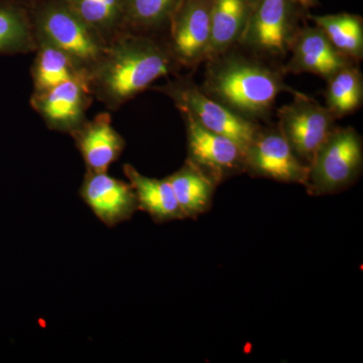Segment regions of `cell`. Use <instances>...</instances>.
I'll return each instance as SVG.
<instances>
[{"instance_id": "1", "label": "cell", "mask_w": 363, "mask_h": 363, "mask_svg": "<svg viewBox=\"0 0 363 363\" xmlns=\"http://www.w3.org/2000/svg\"><path fill=\"white\" fill-rule=\"evenodd\" d=\"M166 43L152 35L123 32L89 74L93 96L111 111H117L152 83L179 68Z\"/></svg>"}, {"instance_id": "2", "label": "cell", "mask_w": 363, "mask_h": 363, "mask_svg": "<svg viewBox=\"0 0 363 363\" xmlns=\"http://www.w3.org/2000/svg\"><path fill=\"white\" fill-rule=\"evenodd\" d=\"M207 63L201 89L229 111L253 123L269 116L281 93L302 94L286 84L284 72L230 50Z\"/></svg>"}, {"instance_id": "3", "label": "cell", "mask_w": 363, "mask_h": 363, "mask_svg": "<svg viewBox=\"0 0 363 363\" xmlns=\"http://www.w3.org/2000/svg\"><path fill=\"white\" fill-rule=\"evenodd\" d=\"M35 39L44 40L67 52L89 75L108 44L97 35L65 0H25Z\"/></svg>"}, {"instance_id": "4", "label": "cell", "mask_w": 363, "mask_h": 363, "mask_svg": "<svg viewBox=\"0 0 363 363\" xmlns=\"http://www.w3.org/2000/svg\"><path fill=\"white\" fill-rule=\"evenodd\" d=\"M362 138L353 128H334L308 164L305 187L309 194H335L362 175Z\"/></svg>"}, {"instance_id": "5", "label": "cell", "mask_w": 363, "mask_h": 363, "mask_svg": "<svg viewBox=\"0 0 363 363\" xmlns=\"http://www.w3.org/2000/svg\"><path fill=\"white\" fill-rule=\"evenodd\" d=\"M152 89L167 95L183 116L191 117L207 130L231 138L245 152L260 130L257 123L208 96L189 76L177 77Z\"/></svg>"}, {"instance_id": "6", "label": "cell", "mask_w": 363, "mask_h": 363, "mask_svg": "<svg viewBox=\"0 0 363 363\" xmlns=\"http://www.w3.org/2000/svg\"><path fill=\"white\" fill-rule=\"evenodd\" d=\"M307 11L294 0H255L240 45L260 56H286Z\"/></svg>"}, {"instance_id": "7", "label": "cell", "mask_w": 363, "mask_h": 363, "mask_svg": "<svg viewBox=\"0 0 363 363\" xmlns=\"http://www.w3.org/2000/svg\"><path fill=\"white\" fill-rule=\"evenodd\" d=\"M278 130L296 156L309 164L315 152L335 126V117L326 106L302 93L278 111Z\"/></svg>"}, {"instance_id": "8", "label": "cell", "mask_w": 363, "mask_h": 363, "mask_svg": "<svg viewBox=\"0 0 363 363\" xmlns=\"http://www.w3.org/2000/svg\"><path fill=\"white\" fill-rule=\"evenodd\" d=\"M93 99L89 76L81 75L44 92L33 93L30 106L50 130L71 135L87 121Z\"/></svg>"}, {"instance_id": "9", "label": "cell", "mask_w": 363, "mask_h": 363, "mask_svg": "<svg viewBox=\"0 0 363 363\" xmlns=\"http://www.w3.org/2000/svg\"><path fill=\"white\" fill-rule=\"evenodd\" d=\"M212 0H182L169 26V51L180 67L206 61L211 37Z\"/></svg>"}, {"instance_id": "10", "label": "cell", "mask_w": 363, "mask_h": 363, "mask_svg": "<svg viewBox=\"0 0 363 363\" xmlns=\"http://www.w3.org/2000/svg\"><path fill=\"white\" fill-rule=\"evenodd\" d=\"M187 128L188 161L218 185L229 177L245 172V152L231 138L203 128L183 116Z\"/></svg>"}, {"instance_id": "11", "label": "cell", "mask_w": 363, "mask_h": 363, "mask_svg": "<svg viewBox=\"0 0 363 363\" xmlns=\"http://www.w3.org/2000/svg\"><path fill=\"white\" fill-rule=\"evenodd\" d=\"M245 172L252 177L306 185L308 166L301 161L278 128L259 130L245 150Z\"/></svg>"}, {"instance_id": "12", "label": "cell", "mask_w": 363, "mask_h": 363, "mask_svg": "<svg viewBox=\"0 0 363 363\" xmlns=\"http://www.w3.org/2000/svg\"><path fill=\"white\" fill-rule=\"evenodd\" d=\"M79 194L95 216L108 227L130 220L138 210L130 184L111 177L108 172L86 171Z\"/></svg>"}, {"instance_id": "13", "label": "cell", "mask_w": 363, "mask_h": 363, "mask_svg": "<svg viewBox=\"0 0 363 363\" xmlns=\"http://www.w3.org/2000/svg\"><path fill=\"white\" fill-rule=\"evenodd\" d=\"M290 61L284 73H311L325 80L353 61L338 51L318 26H301L291 45Z\"/></svg>"}, {"instance_id": "14", "label": "cell", "mask_w": 363, "mask_h": 363, "mask_svg": "<svg viewBox=\"0 0 363 363\" xmlns=\"http://www.w3.org/2000/svg\"><path fill=\"white\" fill-rule=\"evenodd\" d=\"M71 136L83 157L86 171L93 173L108 172L125 149V140L112 125L107 112L87 119Z\"/></svg>"}, {"instance_id": "15", "label": "cell", "mask_w": 363, "mask_h": 363, "mask_svg": "<svg viewBox=\"0 0 363 363\" xmlns=\"http://www.w3.org/2000/svg\"><path fill=\"white\" fill-rule=\"evenodd\" d=\"M253 2L255 0H212L211 37L206 61L220 56L240 44Z\"/></svg>"}, {"instance_id": "16", "label": "cell", "mask_w": 363, "mask_h": 363, "mask_svg": "<svg viewBox=\"0 0 363 363\" xmlns=\"http://www.w3.org/2000/svg\"><path fill=\"white\" fill-rule=\"evenodd\" d=\"M123 169L135 192L138 210L147 212L157 223L185 219L168 179L143 176L130 164Z\"/></svg>"}, {"instance_id": "17", "label": "cell", "mask_w": 363, "mask_h": 363, "mask_svg": "<svg viewBox=\"0 0 363 363\" xmlns=\"http://www.w3.org/2000/svg\"><path fill=\"white\" fill-rule=\"evenodd\" d=\"M185 218H197L211 208L217 184L193 162L167 177Z\"/></svg>"}, {"instance_id": "18", "label": "cell", "mask_w": 363, "mask_h": 363, "mask_svg": "<svg viewBox=\"0 0 363 363\" xmlns=\"http://www.w3.org/2000/svg\"><path fill=\"white\" fill-rule=\"evenodd\" d=\"M37 39L25 0H0V56L35 52Z\"/></svg>"}, {"instance_id": "19", "label": "cell", "mask_w": 363, "mask_h": 363, "mask_svg": "<svg viewBox=\"0 0 363 363\" xmlns=\"http://www.w3.org/2000/svg\"><path fill=\"white\" fill-rule=\"evenodd\" d=\"M35 54L30 69L33 93L44 92L78 76L88 75L67 52L44 40L37 39Z\"/></svg>"}, {"instance_id": "20", "label": "cell", "mask_w": 363, "mask_h": 363, "mask_svg": "<svg viewBox=\"0 0 363 363\" xmlns=\"http://www.w3.org/2000/svg\"><path fill=\"white\" fill-rule=\"evenodd\" d=\"M182 0H125L123 32L152 35L169 28Z\"/></svg>"}, {"instance_id": "21", "label": "cell", "mask_w": 363, "mask_h": 363, "mask_svg": "<svg viewBox=\"0 0 363 363\" xmlns=\"http://www.w3.org/2000/svg\"><path fill=\"white\" fill-rule=\"evenodd\" d=\"M308 18L323 30L331 44L352 61L363 57V21L357 14L341 13Z\"/></svg>"}, {"instance_id": "22", "label": "cell", "mask_w": 363, "mask_h": 363, "mask_svg": "<svg viewBox=\"0 0 363 363\" xmlns=\"http://www.w3.org/2000/svg\"><path fill=\"white\" fill-rule=\"evenodd\" d=\"M68 6L107 43L123 33L125 0H65Z\"/></svg>"}, {"instance_id": "23", "label": "cell", "mask_w": 363, "mask_h": 363, "mask_svg": "<svg viewBox=\"0 0 363 363\" xmlns=\"http://www.w3.org/2000/svg\"><path fill=\"white\" fill-rule=\"evenodd\" d=\"M327 82L326 107L335 118L350 116L362 106V75L353 64L334 74Z\"/></svg>"}, {"instance_id": "24", "label": "cell", "mask_w": 363, "mask_h": 363, "mask_svg": "<svg viewBox=\"0 0 363 363\" xmlns=\"http://www.w3.org/2000/svg\"><path fill=\"white\" fill-rule=\"evenodd\" d=\"M294 1L305 7L306 9H311V7L316 6L319 4L318 0H294Z\"/></svg>"}]
</instances>
